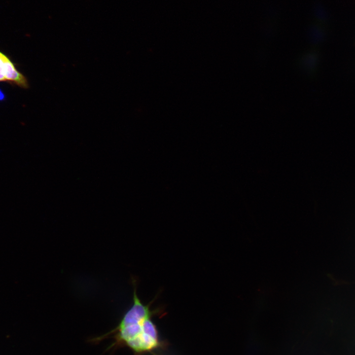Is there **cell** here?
Returning a JSON list of instances; mask_svg holds the SVG:
<instances>
[{"mask_svg":"<svg viewBox=\"0 0 355 355\" xmlns=\"http://www.w3.org/2000/svg\"><path fill=\"white\" fill-rule=\"evenodd\" d=\"M5 98V95L4 93L0 89V101H2Z\"/></svg>","mask_w":355,"mask_h":355,"instance_id":"3","label":"cell"},{"mask_svg":"<svg viewBox=\"0 0 355 355\" xmlns=\"http://www.w3.org/2000/svg\"><path fill=\"white\" fill-rule=\"evenodd\" d=\"M1 81H8L23 88L29 87L25 76L16 69L11 60L0 51V82Z\"/></svg>","mask_w":355,"mask_h":355,"instance_id":"2","label":"cell"},{"mask_svg":"<svg viewBox=\"0 0 355 355\" xmlns=\"http://www.w3.org/2000/svg\"><path fill=\"white\" fill-rule=\"evenodd\" d=\"M135 284L133 283L132 304L112 332L115 333V344L128 347L135 355H153L166 346L152 320V318L162 311L152 309L151 304L142 302L137 294Z\"/></svg>","mask_w":355,"mask_h":355,"instance_id":"1","label":"cell"}]
</instances>
